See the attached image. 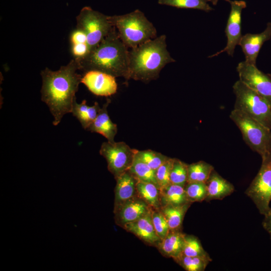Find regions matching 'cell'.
I'll list each match as a JSON object with an SVG mask.
<instances>
[{
	"label": "cell",
	"mask_w": 271,
	"mask_h": 271,
	"mask_svg": "<svg viewBox=\"0 0 271 271\" xmlns=\"http://www.w3.org/2000/svg\"><path fill=\"white\" fill-rule=\"evenodd\" d=\"M261 158L260 168L245 194L252 200L259 213L264 215L270 209L271 153Z\"/></svg>",
	"instance_id": "obj_8"
},
{
	"label": "cell",
	"mask_w": 271,
	"mask_h": 271,
	"mask_svg": "<svg viewBox=\"0 0 271 271\" xmlns=\"http://www.w3.org/2000/svg\"><path fill=\"white\" fill-rule=\"evenodd\" d=\"M174 160V158H170L156 170V179L160 190L171 184L170 176Z\"/></svg>",
	"instance_id": "obj_33"
},
{
	"label": "cell",
	"mask_w": 271,
	"mask_h": 271,
	"mask_svg": "<svg viewBox=\"0 0 271 271\" xmlns=\"http://www.w3.org/2000/svg\"><path fill=\"white\" fill-rule=\"evenodd\" d=\"M90 51V49L87 43L71 45V53L74 58L78 60L86 57Z\"/></svg>",
	"instance_id": "obj_34"
},
{
	"label": "cell",
	"mask_w": 271,
	"mask_h": 271,
	"mask_svg": "<svg viewBox=\"0 0 271 271\" xmlns=\"http://www.w3.org/2000/svg\"><path fill=\"white\" fill-rule=\"evenodd\" d=\"M264 216V218L262 223V226L268 233L271 239V208Z\"/></svg>",
	"instance_id": "obj_36"
},
{
	"label": "cell",
	"mask_w": 271,
	"mask_h": 271,
	"mask_svg": "<svg viewBox=\"0 0 271 271\" xmlns=\"http://www.w3.org/2000/svg\"><path fill=\"white\" fill-rule=\"evenodd\" d=\"M188 164L174 158L170 173L171 184L184 186L187 181Z\"/></svg>",
	"instance_id": "obj_31"
},
{
	"label": "cell",
	"mask_w": 271,
	"mask_h": 271,
	"mask_svg": "<svg viewBox=\"0 0 271 271\" xmlns=\"http://www.w3.org/2000/svg\"><path fill=\"white\" fill-rule=\"evenodd\" d=\"M136 190L137 195L152 209L160 208V189L155 184L138 180Z\"/></svg>",
	"instance_id": "obj_23"
},
{
	"label": "cell",
	"mask_w": 271,
	"mask_h": 271,
	"mask_svg": "<svg viewBox=\"0 0 271 271\" xmlns=\"http://www.w3.org/2000/svg\"><path fill=\"white\" fill-rule=\"evenodd\" d=\"M236 99L234 109L241 111L271 130V105L240 80L233 85Z\"/></svg>",
	"instance_id": "obj_6"
},
{
	"label": "cell",
	"mask_w": 271,
	"mask_h": 271,
	"mask_svg": "<svg viewBox=\"0 0 271 271\" xmlns=\"http://www.w3.org/2000/svg\"><path fill=\"white\" fill-rule=\"evenodd\" d=\"M207 187L206 201L222 200L234 191L233 185L222 177L214 170L205 183Z\"/></svg>",
	"instance_id": "obj_18"
},
{
	"label": "cell",
	"mask_w": 271,
	"mask_h": 271,
	"mask_svg": "<svg viewBox=\"0 0 271 271\" xmlns=\"http://www.w3.org/2000/svg\"><path fill=\"white\" fill-rule=\"evenodd\" d=\"M137 150L131 149L124 142H103L99 150L105 159L109 171L116 177L131 166Z\"/></svg>",
	"instance_id": "obj_9"
},
{
	"label": "cell",
	"mask_w": 271,
	"mask_h": 271,
	"mask_svg": "<svg viewBox=\"0 0 271 271\" xmlns=\"http://www.w3.org/2000/svg\"><path fill=\"white\" fill-rule=\"evenodd\" d=\"M81 83L97 96H111L117 91L115 77L100 71L90 70L85 72L82 76Z\"/></svg>",
	"instance_id": "obj_12"
},
{
	"label": "cell",
	"mask_w": 271,
	"mask_h": 271,
	"mask_svg": "<svg viewBox=\"0 0 271 271\" xmlns=\"http://www.w3.org/2000/svg\"><path fill=\"white\" fill-rule=\"evenodd\" d=\"M136 155L155 171L170 158L160 153L151 150H137Z\"/></svg>",
	"instance_id": "obj_30"
},
{
	"label": "cell",
	"mask_w": 271,
	"mask_h": 271,
	"mask_svg": "<svg viewBox=\"0 0 271 271\" xmlns=\"http://www.w3.org/2000/svg\"><path fill=\"white\" fill-rule=\"evenodd\" d=\"M128 58L129 78L145 82L157 79L167 64L175 62L167 49L165 35L130 49Z\"/></svg>",
	"instance_id": "obj_3"
},
{
	"label": "cell",
	"mask_w": 271,
	"mask_h": 271,
	"mask_svg": "<svg viewBox=\"0 0 271 271\" xmlns=\"http://www.w3.org/2000/svg\"><path fill=\"white\" fill-rule=\"evenodd\" d=\"M152 217L156 233L162 240L166 236L170 231L168 222L160 209H152Z\"/></svg>",
	"instance_id": "obj_32"
},
{
	"label": "cell",
	"mask_w": 271,
	"mask_h": 271,
	"mask_svg": "<svg viewBox=\"0 0 271 271\" xmlns=\"http://www.w3.org/2000/svg\"><path fill=\"white\" fill-rule=\"evenodd\" d=\"M78 70L79 63L74 58L57 71L45 68L41 72V99L53 116L54 125H57L65 114L72 112L82 76L77 73Z\"/></svg>",
	"instance_id": "obj_1"
},
{
	"label": "cell",
	"mask_w": 271,
	"mask_h": 271,
	"mask_svg": "<svg viewBox=\"0 0 271 271\" xmlns=\"http://www.w3.org/2000/svg\"><path fill=\"white\" fill-rule=\"evenodd\" d=\"M100 109L97 102L92 106H88L85 100L80 103H78L75 98L71 113L78 120L82 127L87 129L96 118Z\"/></svg>",
	"instance_id": "obj_21"
},
{
	"label": "cell",
	"mask_w": 271,
	"mask_h": 271,
	"mask_svg": "<svg viewBox=\"0 0 271 271\" xmlns=\"http://www.w3.org/2000/svg\"><path fill=\"white\" fill-rule=\"evenodd\" d=\"M182 253L188 256H209L203 248L200 241L193 235L186 234Z\"/></svg>",
	"instance_id": "obj_28"
},
{
	"label": "cell",
	"mask_w": 271,
	"mask_h": 271,
	"mask_svg": "<svg viewBox=\"0 0 271 271\" xmlns=\"http://www.w3.org/2000/svg\"><path fill=\"white\" fill-rule=\"evenodd\" d=\"M76 28L82 30L87 36L90 51L96 47L114 28L108 16L93 10L90 7H85L81 9L76 17Z\"/></svg>",
	"instance_id": "obj_7"
},
{
	"label": "cell",
	"mask_w": 271,
	"mask_h": 271,
	"mask_svg": "<svg viewBox=\"0 0 271 271\" xmlns=\"http://www.w3.org/2000/svg\"><path fill=\"white\" fill-rule=\"evenodd\" d=\"M231 11L228 17L225 33L227 38V45L222 50L209 56L212 58L226 52L229 55L233 56L236 45L239 44L241 35V12L246 7L244 1H229Z\"/></svg>",
	"instance_id": "obj_11"
},
{
	"label": "cell",
	"mask_w": 271,
	"mask_h": 271,
	"mask_svg": "<svg viewBox=\"0 0 271 271\" xmlns=\"http://www.w3.org/2000/svg\"><path fill=\"white\" fill-rule=\"evenodd\" d=\"M230 118L240 129L244 141L261 157L271 153V130L244 112L233 109Z\"/></svg>",
	"instance_id": "obj_5"
},
{
	"label": "cell",
	"mask_w": 271,
	"mask_h": 271,
	"mask_svg": "<svg viewBox=\"0 0 271 271\" xmlns=\"http://www.w3.org/2000/svg\"><path fill=\"white\" fill-rule=\"evenodd\" d=\"M219 0H209V2H211V3L214 5L216 6L217 4V2ZM228 2H229L230 0H225Z\"/></svg>",
	"instance_id": "obj_37"
},
{
	"label": "cell",
	"mask_w": 271,
	"mask_h": 271,
	"mask_svg": "<svg viewBox=\"0 0 271 271\" xmlns=\"http://www.w3.org/2000/svg\"><path fill=\"white\" fill-rule=\"evenodd\" d=\"M187 197L192 203L202 202L207 197V187L205 183L199 182H187L184 186Z\"/></svg>",
	"instance_id": "obj_29"
},
{
	"label": "cell",
	"mask_w": 271,
	"mask_h": 271,
	"mask_svg": "<svg viewBox=\"0 0 271 271\" xmlns=\"http://www.w3.org/2000/svg\"><path fill=\"white\" fill-rule=\"evenodd\" d=\"M189 203L191 202L188 200L183 186L170 184L160 190L161 207L169 205L182 206Z\"/></svg>",
	"instance_id": "obj_20"
},
{
	"label": "cell",
	"mask_w": 271,
	"mask_h": 271,
	"mask_svg": "<svg viewBox=\"0 0 271 271\" xmlns=\"http://www.w3.org/2000/svg\"><path fill=\"white\" fill-rule=\"evenodd\" d=\"M236 70L239 80L253 90L271 105V77L259 70L256 64L245 61L238 63Z\"/></svg>",
	"instance_id": "obj_10"
},
{
	"label": "cell",
	"mask_w": 271,
	"mask_h": 271,
	"mask_svg": "<svg viewBox=\"0 0 271 271\" xmlns=\"http://www.w3.org/2000/svg\"><path fill=\"white\" fill-rule=\"evenodd\" d=\"M208 2L209 0H158V4L179 9H197L208 12L214 9Z\"/></svg>",
	"instance_id": "obj_27"
},
{
	"label": "cell",
	"mask_w": 271,
	"mask_h": 271,
	"mask_svg": "<svg viewBox=\"0 0 271 271\" xmlns=\"http://www.w3.org/2000/svg\"><path fill=\"white\" fill-rule=\"evenodd\" d=\"M128 54V48L120 39L114 27L86 57L77 60L81 70L100 71L128 80L129 79Z\"/></svg>",
	"instance_id": "obj_2"
},
{
	"label": "cell",
	"mask_w": 271,
	"mask_h": 271,
	"mask_svg": "<svg viewBox=\"0 0 271 271\" xmlns=\"http://www.w3.org/2000/svg\"><path fill=\"white\" fill-rule=\"evenodd\" d=\"M214 170L213 167L203 161L188 165L187 182L206 183Z\"/></svg>",
	"instance_id": "obj_25"
},
{
	"label": "cell",
	"mask_w": 271,
	"mask_h": 271,
	"mask_svg": "<svg viewBox=\"0 0 271 271\" xmlns=\"http://www.w3.org/2000/svg\"><path fill=\"white\" fill-rule=\"evenodd\" d=\"M173 259L187 271H204L212 261L210 256H188L182 253Z\"/></svg>",
	"instance_id": "obj_26"
},
{
	"label": "cell",
	"mask_w": 271,
	"mask_h": 271,
	"mask_svg": "<svg viewBox=\"0 0 271 271\" xmlns=\"http://www.w3.org/2000/svg\"><path fill=\"white\" fill-rule=\"evenodd\" d=\"M110 102V100L107 99L106 102L100 108L93 123L87 130L99 133L104 137L108 142L113 143L114 142L117 127L116 124L111 121L108 114L107 108Z\"/></svg>",
	"instance_id": "obj_17"
},
{
	"label": "cell",
	"mask_w": 271,
	"mask_h": 271,
	"mask_svg": "<svg viewBox=\"0 0 271 271\" xmlns=\"http://www.w3.org/2000/svg\"><path fill=\"white\" fill-rule=\"evenodd\" d=\"M191 204L189 203L182 206L169 205L160 208L168 222L170 230H182L185 215Z\"/></svg>",
	"instance_id": "obj_22"
},
{
	"label": "cell",
	"mask_w": 271,
	"mask_h": 271,
	"mask_svg": "<svg viewBox=\"0 0 271 271\" xmlns=\"http://www.w3.org/2000/svg\"><path fill=\"white\" fill-rule=\"evenodd\" d=\"M109 19L128 48H135L157 37L155 26L139 10L122 15L109 16Z\"/></svg>",
	"instance_id": "obj_4"
},
{
	"label": "cell",
	"mask_w": 271,
	"mask_h": 271,
	"mask_svg": "<svg viewBox=\"0 0 271 271\" xmlns=\"http://www.w3.org/2000/svg\"><path fill=\"white\" fill-rule=\"evenodd\" d=\"M122 228L150 245L156 246L161 240L153 225L152 210L135 221L125 224Z\"/></svg>",
	"instance_id": "obj_15"
},
{
	"label": "cell",
	"mask_w": 271,
	"mask_h": 271,
	"mask_svg": "<svg viewBox=\"0 0 271 271\" xmlns=\"http://www.w3.org/2000/svg\"><path fill=\"white\" fill-rule=\"evenodd\" d=\"M128 171L138 181L153 183L159 188L156 179V171L152 169L140 159L136 155V153L133 162Z\"/></svg>",
	"instance_id": "obj_24"
},
{
	"label": "cell",
	"mask_w": 271,
	"mask_h": 271,
	"mask_svg": "<svg viewBox=\"0 0 271 271\" xmlns=\"http://www.w3.org/2000/svg\"><path fill=\"white\" fill-rule=\"evenodd\" d=\"M152 209L137 195L122 204L114 208L115 223L123 227L125 224L138 220Z\"/></svg>",
	"instance_id": "obj_13"
},
{
	"label": "cell",
	"mask_w": 271,
	"mask_h": 271,
	"mask_svg": "<svg viewBox=\"0 0 271 271\" xmlns=\"http://www.w3.org/2000/svg\"><path fill=\"white\" fill-rule=\"evenodd\" d=\"M185 235L182 230H170L156 247L163 255L174 258L182 253Z\"/></svg>",
	"instance_id": "obj_19"
},
{
	"label": "cell",
	"mask_w": 271,
	"mask_h": 271,
	"mask_svg": "<svg viewBox=\"0 0 271 271\" xmlns=\"http://www.w3.org/2000/svg\"><path fill=\"white\" fill-rule=\"evenodd\" d=\"M116 184L114 189V208L136 196L138 180L127 170L114 178Z\"/></svg>",
	"instance_id": "obj_16"
},
{
	"label": "cell",
	"mask_w": 271,
	"mask_h": 271,
	"mask_svg": "<svg viewBox=\"0 0 271 271\" xmlns=\"http://www.w3.org/2000/svg\"><path fill=\"white\" fill-rule=\"evenodd\" d=\"M70 40L71 45L80 43H87V36L81 30L76 28L70 35Z\"/></svg>",
	"instance_id": "obj_35"
},
{
	"label": "cell",
	"mask_w": 271,
	"mask_h": 271,
	"mask_svg": "<svg viewBox=\"0 0 271 271\" xmlns=\"http://www.w3.org/2000/svg\"><path fill=\"white\" fill-rule=\"evenodd\" d=\"M271 38V22L266 29L259 34L247 33L242 35L239 43L245 55V61L256 64L259 52L263 43Z\"/></svg>",
	"instance_id": "obj_14"
}]
</instances>
